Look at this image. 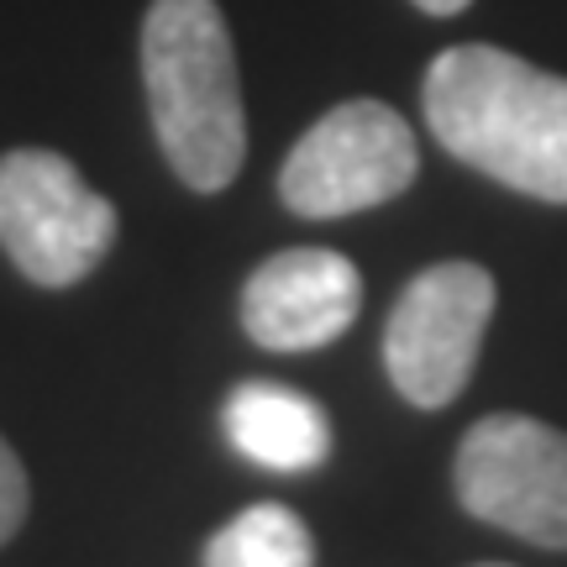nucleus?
Masks as SVG:
<instances>
[{
	"mask_svg": "<svg viewBox=\"0 0 567 567\" xmlns=\"http://www.w3.org/2000/svg\"><path fill=\"white\" fill-rule=\"evenodd\" d=\"M425 126L484 179L567 205V80L520 53L463 42L425 69Z\"/></svg>",
	"mask_w": 567,
	"mask_h": 567,
	"instance_id": "nucleus-1",
	"label": "nucleus"
},
{
	"mask_svg": "<svg viewBox=\"0 0 567 567\" xmlns=\"http://www.w3.org/2000/svg\"><path fill=\"white\" fill-rule=\"evenodd\" d=\"M142 84L163 158L195 195H221L247 158L243 74L216 0H153L142 21Z\"/></svg>",
	"mask_w": 567,
	"mask_h": 567,
	"instance_id": "nucleus-2",
	"label": "nucleus"
},
{
	"mask_svg": "<svg viewBox=\"0 0 567 567\" xmlns=\"http://www.w3.org/2000/svg\"><path fill=\"white\" fill-rule=\"evenodd\" d=\"M415 174L421 147L405 116L384 101H342L289 147L279 195L305 221H337L400 200Z\"/></svg>",
	"mask_w": 567,
	"mask_h": 567,
	"instance_id": "nucleus-3",
	"label": "nucleus"
},
{
	"mask_svg": "<svg viewBox=\"0 0 567 567\" xmlns=\"http://www.w3.org/2000/svg\"><path fill=\"white\" fill-rule=\"evenodd\" d=\"M116 243V205L95 195L63 153L17 147L0 158V252L21 279L69 289Z\"/></svg>",
	"mask_w": 567,
	"mask_h": 567,
	"instance_id": "nucleus-4",
	"label": "nucleus"
},
{
	"mask_svg": "<svg viewBox=\"0 0 567 567\" xmlns=\"http://www.w3.org/2000/svg\"><path fill=\"white\" fill-rule=\"evenodd\" d=\"M452 484L473 520L567 551V431L509 410L484 415L457 446Z\"/></svg>",
	"mask_w": 567,
	"mask_h": 567,
	"instance_id": "nucleus-5",
	"label": "nucleus"
},
{
	"mask_svg": "<svg viewBox=\"0 0 567 567\" xmlns=\"http://www.w3.org/2000/svg\"><path fill=\"white\" fill-rule=\"evenodd\" d=\"M494 274L478 264H431L405 284L384 326V368L400 400L442 410L463 394L494 321Z\"/></svg>",
	"mask_w": 567,
	"mask_h": 567,
	"instance_id": "nucleus-6",
	"label": "nucleus"
},
{
	"mask_svg": "<svg viewBox=\"0 0 567 567\" xmlns=\"http://www.w3.org/2000/svg\"><path fill=\"white\" fill-rule=\"evenodd\" d=\"M358 305L363 279L352 258L331 247H289L247 279L243 326L264 352H316L358 321Z\"/></svg>",
	"mask_w": 567,
	"mask_h": 567,
	"instance_id": "nucleus-7",
	"label": "nucleus"
},
{
	"mask_svg": "<svg viewBox=\"0 0 567 567\" xmlns=\"http://www.w3.org/2000/svg\"><path fill=\"white\" fill-rule=\"evenodd\" d=\"M226 442L268 473H316L331 457L326 410L289 384H243L221 410Z\"/></svg>",
	"mask_w": 567,
	"mask_h": 567,
	"instance_id": "nucleus-8",
	"label": "nucleus"
},
{
	"mask_svg": "<svg viewBox=\"0 0 567 567\" xmlns=\"http://www.w3.org/2000/svg\"><path fill=\"white\" fill-rule=\"evenodd\" d=\"M205 567H316V542L295 509L252 505L210 536Z\"/></svg>",
	"mask_w": 567,
	"mask_h": 567,
	"instance_id": "nucleus-9",
	"label": "nucleus"
},
{
	"mask_svg": "<svg viewBox=\"0 0 567 567\" xmlns=\"http://www.w3.org/2000/svg\"><path fill=\"white\" fill-rule=\"evenodd\" d=\"M27 505H32V488H27V467H21V457L6 446V436H0V547L11 542L21 530V520H27Z\"/></svg>",
	"mask_w": 567,
	"mask_h": 567,
	"instance_id": "nucleus-10",
	"label": "nucleus"
},
{
	"mask_svg": "<svg viewBox=\"0 0 567 567\" xmlns=\"http://www.w3.org/2000/svg\"><path fill=\"white\" fill-rule=\"evenodd\" d=\"M415 6H421L425 17H457V11H467L473 0H415Z\"/></svg>",
	"mask_w": 567,
	"mask_h": 567,
	"instance_id": "nucleus-11",
	"label": "nucleus"
},
{
	"mask_svg": "<svg viewBox=\"0 0 567 567\" xmlns=\"http://www.w3.org/2000/svg\"><path fill=\"white\" fill-rule=\"evenodd\" d=\"M478 567H509V563H478Z\"/></svg>",
	"mask_w": 567,
	"mask_h": 567,
	"instance_id": "nucleus-12",
	"label": "nucleus"
}]
</instances>
